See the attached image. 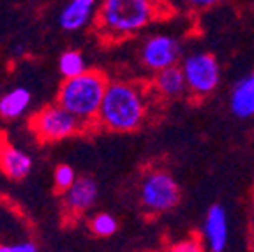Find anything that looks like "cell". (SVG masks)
Masks as SVG:
<instances>
[{"label": "cell", "instance_id": "22", "mask_svg": "<svg viewBox=\"0 0 254 252\" xmlns=\"http://www.w3.org/2000/svg\"><path fill=\"white\" fill-rule=\"evenodd\" d=\"M0 205H2V194H0Z\"/></svg>", "mask_w": 254, "mask_h": 252}, {"label": "cell", "instance_id": "9", "mask_svg": "<svg viewBox=\"0 0 254 252\" xmlns=\"http://www.w3.org/2000/svg\"><path fill=\"white\" fill-rule=\"evenodd\" d=\"M203 237L210 252H224L230 238V222H228V212L222 205H212L206 210Z\"/></svg>", "mask_w": 254, "mask_h": 252}, {"label": "cell", "instance_id": "14", "mask_svg": "<svg viewBox=\"0 0 254 252\" xmlns=\"http://www.w3.org/2000/svg\"><path fill=\"white\" fill-rule=\"evenodd\" d=\"M32 101L30 90L23 87H16L12 90L5 92L0 97V117L5 120H14L20 119L21 115L28 110Z\"/></svg>", "mask_w": 254, "mask_h": 252}, {"label": "cell", "instance_id": "4", "mask_svg": "<svg viewBox=\"0 0 254 252\" xmlns=\"http://www.w3.org/2000/svg\"><path fill=\"white\" fill-rule=\"evenodd\" d=\"M139 201L150 213L173 210L180 201V187L173 175L164 170H150L139 182Z\"/></svg>", "mask_w": 254, "mask_h": 252}, {"label": "cell", "instance_id": "20", "mask_svg": "<svg viewBox=\"0 0 254 252\" xmlns=\"http://www.w3.org/2000/svg\"><path fill=\"white\" fill-rule=\"evenodd\" d=\"M12 252H39V249L32 242H21V244L12 245Z\"/></svg>", "mask_w": 254, "mask_h": 252}, {"label": "cell", "instance_id": "16", "mask_svg": "<svg viewBox=\"0 0 254 252\" xmlns=\"http://www.w3.org/2000/svg\"><path fill=\"white\" fill-rule=\"evenodd\" d=\"M88 229H90L92 235H95V237L108 238V237H113V235L117 233L119 222H117V219L111 215V213L101 212V213H95V215L90 219Z\"/></svg>", "mask_w": 254, "mask_h": 252}, {"label": "cell", "instance_id": "8", "mask_svg": "<svg viewBox=\"0 0 254 252\" xmlns=\"http://www.w3.org/2000/svg\"><path fill=\"white\" fill-rule=\"evenodd\" d=\"M97 197H99L97 182L92 177H79L65 192H62V205L69 215H81L95 205Z\"/></svg>", "mask_w": 254, "mask_h": 252}, {"label": "cell", "instance_id": "7", "mask_svg": "<svg viewBox=\"0 0 254 252\" xmlns=\"http://www.w3.org/2000/svg\"><path fill=\"white\" fill-rule=\"evenodd\" d=\"M180 57H182V46L179 39L166 34H155L145 39L141 50H139V59L143 65L157 72L166 67L179 65Z\"/></svg>", "mask_w": 254, "mask_h": 252}, {"label": "cell", "instance_id": "12", "mask_svg": "<svg viewBox=\"0 0 254 252\" xmlns=\"http://www.w3.org/2000/svg\"><path fill=\"white\" fill-rule=\"evenodd\" d=\"M32 157L23 150L11 145H4L0 148V170L12 180L27 178L32 171Z\"/></svg>", "mask_w": 254, "mask_h": 252}, {"label": "cell", "instance_id": "10", "mask_svg": "<svg viewBox=\"0 0 254 252\" xmlns=\"http://www.w3.org/2000/svg\"><path fill=\"white\" fill-rule=\"evenodd\" d=\"M97 0H69L59 14V25L65 32L85 28L95 14Z\"/></svg>", "mask_w": 254, "mask_h": 252}, {"label": "cell", "instance_id": "1", "mask_svg": "<svg viewBox=\"0 0 254 252\" xmlns=\"http://www.w3.org/2000/svg\"><path fill=\"white\" fill-rule=\"evenodd\" d=\"M147 101L143 90L129 81H108L97 113V126L115 132H131L143 126Z\"/></svg>", "mask_w": 254, "mask_h": 252}, {"label": "cell", "instance_id": "17", "mask_svg": "<svg viewBox=\"0 0 254 252\" xmlns=\"http://www.w3.org/2000/svg\"><path fill=\"white\" fill-rule=\"evenodd\" d=\"M76 171L69 164H59L53 171V182H55V189L59 192H65L69 187L76 182Z\"/></svg>", "mask_w": 254, "mask_h": 252}, {"label": "cell", "instance_id": "19", "mask_svg": "<svg viewBox=\"0 0 254 252\" xmlns=\"http://www.w3.org/2000/svg\"><path fill=\"white\" fill-rule=\"evenodd\" d=\"M187 4L192 9H198V11H205V9H210L214 5H217L221 0H186Z\"/></svg>", "mask_w": 254, "mask_h": 252}, {"label": "cell", "instance_id": "5", "mask_svg": "<svg viewBox=\"0 0 254 252\" xmlns=\"http://www.w3.org/2000/svg\"><path fill=\"white\" fill-rule=\"evenodd\" d=\"M85 124L79 122L74 115L64 110L60 104H50L37 111L30 119V129L41 141L53 143L71 138L74 134L83 132Z\"/></svg>", "mask_w": 254, "mask_h": 252}, {"label": "cell", "instance_id": "6", "mask_svg": "<svg viewBox=\"0 0 254 252\" xmlns=\"http://www.w3.org/2000/svg\"><path fill=\"white\" fill-rule=\"evenodd\" d=\"M179 65L186 78L187 92L194 97L212 94L221 81V67L212 53L192 52L184 57Z\"/></svg>", "mask_w": 254, "mask_h": 252}, {"label": "cell", "instance_id": "21", "mask_svg": "<svg viewBox=\"0 0 254 252\" xmlns=\"http://www.w3.org/2000/svg\"><path fill=\"white\" fill-rule=\"evenodd\" d=\"M0 252H12V245H2L0 244Z\"/></svg>", "mask_w": 254, "mask_h": 252}, {"label": "cell", "instance_id": "11", "mask_svg": "<svg viewBox=\"0 0 254 252\" xmlns=\"http://www.w3.org/2000/svg\"><path fill=\"white\" fill-rule=\"evenodd\" d=\"M230 110L237 119L254 117V71L235 83L230 95Z\"/></svg>", "mask_w": 254, "mask_h": 252}, {"label": "cell", "instance_id": "13", "mask_svg": "<svg viewBox=\"0 0 254 252\" xmlns=\"http://www.w3.org/2000/svg\"><path fill=\"white\" fill-rule=\"evenodd\" d=\"M154 88L159 95L166 99H179L187 92L186 78L180 65L166 67L163 71H157L154 76Z\"/></svg>", "mask_w": 254, "mask_h": 252}, {"label": "cell", "instance_id": "2", "mask_svg": "<svg viewBox=\"0 0 254 252\" xmlns=\"http://www.w3.org/2000/svg\"><path fill=\"white\" fill-rule=\"evenodd\" d=\"M157 0H103L95 28L104 39H124L157 20Z\"/></svg>", "mask_w": 254, "mask_h": 252}, {"label": "cell", "instance_id": "18", "mask_svg": "<svg viewBox=\"0 0 254 252\" xmlns=\"http://www.w3.org/2000/svg\"><path fill=\"white\" fill-rule=\"evenodd\" d=\"M166 252H205L201 242L196 237H189L186 240L179 242V244H173L171 247L166 249Z\"/></svg>", "mask_w": 254, "mask_h": 252}, {"label": "cell", "instance_id": "3", "mask_svg": "<svg viewBox=\"0 0 254 252\" xmlns=\"http://www.w3.org/2000/svg\"><path fill=\"white\" fill-rule=\"evenodd\" d=\"M106 87L108 79L103 72L87 69L83 74L64 79L57 94V104L74 115L85 126L97 124V113Z\"/></svg>", "mask_w": 254, "mask_h": 252}, {"label": "cell", "instance_id": "15", "mask_svg": "<svg viewBox=\"0 0 254 252\" xmlns=\"http://www.w3.org/2000/svg\"><path fill=\"white\" fill-rule=\"evenodd\" d=\"M59 69L62 72L64 79L74 78V76L83 74L87 71V63H85L83 55L76 50H67L64 52L59 59Z\"/></svg>", "mask_w": 254, "mask_h": 252}]
</instances>
